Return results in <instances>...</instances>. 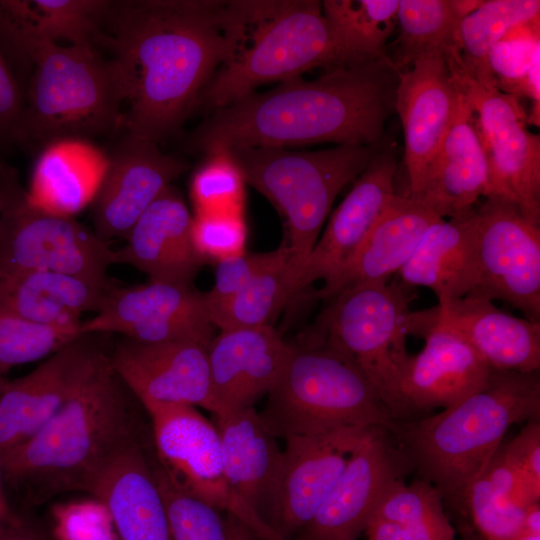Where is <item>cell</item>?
Here are the masks:
<instances>
[{"label":"cell","mask_w":540,"mask_h":540,"mask_svg":"<svg viewBox=\"0 0 540 540\" xmlns=\"http://www.w3.org/2000/svg\"><path fill=\"white\" fill-rule=\"evenodd\" d=\"M237 28L233 1L110 0L96 47L124 80L122 131L156 143L177 134Z\"/></svg>","instance_id":"6da1fadb"},{"label":"cell","mask_w":540,"mask_h":540,"mask_svg":"<svg viewBox=\"0 0 540 540\" xmlns=\"http://www.w3.org/2000/svg\"><path fill=\"white\" fill-rule=\"evenodd\" d=\"M397 82L398 71L387 57L335 66L312 80L289 79L211 112L188 137L187 148L205 155L325 142L375 146L395 109Z\"/></svg>","instance_id":"7a4b0ae2"},{"label":"cell","mask_w":540,"mask_h":540,"mask_svg":"<svg viewBox=\"0 0 540 540\" xmlns=\"http://www.w3.org/2000/svg\"><path fill=\"white\" fill-rule=\"evenodd\" d=\"M132 395L107 351L57 414L0 460L3 479L33 506L68 492L91 494L112 459L144 436Z\"/></svg>","instance_id":"3957f363"},{"label":"cell","mask_w":540,"mask_h":540,"mask_svg":"<svg viewBox=\"0 0 540 540\" xmlns=\"http://www.w3.org/2000/svg\"><path fill=\"white\" fill-rule=\"evenodd\" d=\"M540 420L539 371L492 369L480 390L437 414L397 421L390 431L417 477L459 510L510 426Z\"/></svg>","instance_id":"277c9868"},{"label":"cell","mask_w":540,"mask_h":540,"mask_svg":"<svg viewBox=\"0 0 540 540\" xmlns=\"http://www.w3.org/2000/svg\"><path fill=\"white\" fill-rule=\"evenodd\" d=\"M29 69L13 145L39 153L58 139L122 131L124 80L115 60L97 47L43 43L31 52Z\"/></svg>","instance_id":"5b68a950"},{"label":"cell","mask_w":540,"mask_h":540,"mask_svg":"<svg viewBox=\"0 0 540 540\" xmlns=\"http://www.w3.org/2000/svg\"><path fill=\"white\" fill-rule=\"evenodd\" d=\"M238 31L227 59L204 86L193 112H213L269 82L341 66L317 0H234Z\"/></svg>","instance_id":"8992f818"},{"label":"cell","mask_w":540,"mask_h":540,"mask_svg":"<svg viewBox=\"0 0 540 540\" xmlns=\"http://www.w3.org/2000/svg\"><path fill=\"white\" fill-rule=\"evenodd\" d=\"M276 438L398 421L359 366L315 330L290 344L282 371L259 413Z\"/></svg>","instance_id":"52a82bcc"},{"label":"cell","mask_w":540,"mask_h":540,"mask_svg":"<svg viewBox=\"0 0 540 540\" xmlns=\"http://www.w3.org/2000/svg\"><path fill=\"white\" fill-rule=\"evenodd\" d=\"M379 150L377 145H337L318 151L274 147L228 151L245 182L263 194L283 217L285 244L301 268L319 238L336 196L354 182Z\"/></svg>","instance_id":"ba28073f"},{"label":"cell","mask_w":540,"mask_h":540,"mask_svg":"<svg viewBox=\"0 0 540 540\" xmlns=\"http://www.w3.org/2000/svg\"><path fill=\"white\" fill-rule=\"evenodd\" d=\"M408 288L374 282L343 289L330 299L314 330L347 354L372 383L394 417L413 419L401 390L399 363L411 310Z\"/></svg>","instance_id":"9c48e42d"},{"label":"cell","mask_w":540,"mask_h":540,"mask_svg":"<svg viewBox=\"0 0 540 540\" xmlns=\"http://www.w3.org/2000/svg\"><path fill=\"white\" fill-rule=\"evenodd\" d=\"M115 250L71 217L34 207L18 171L0 161V270L51 271L110 286Z\"/></svg>","instance_id":"30bf717a"},{"label":"cell","mask_w":540,"mask_h":540,"mask_svg":"<svg viewBox=\"0 0 540 540\" xmlns=\"http://www.w3.org/2000/svg\"><path fill=\"white\" fill-rule=\"evenodd\" d=\"M445 57L454 84L471 109L486 155L488 195L510 201L540 224V136L529 131L528 113L518 97L477 77L455 45L445 50Z\"/></svg>","instance_id":"8fae6325"},{"label":"cell","mask_w":540,"mask_h":540,"mask_svg":"<svg viewBox=\"0 0 540 540\" xmlns=\"http://www.w3.org/2000/svg\"><path fill=\"white\" fill-rule=\"evenodd\" d=\"M156 461L170 485L237 519L260 540H286L230 484L219 432L196 407L144 402Z\"/></svg>","instance_id":"7c38bea8"},{"label":"cell","mask_w":540,"mask_h":540,"mask_svg":"<svg viewBox=\"0 0 540 540\" xmlns=\"http://www.w3.org/2000/svg\"><path fill=\"white\" fill-rule=\"evenodd\" d=\"M475 214L478 280L470 294L540 321V224L496 195L486 196Z\"/></svg>","instance_id":"4fadbf2b"},{"label":"cell","mask_w":540,"mask_h":540,"mask_svg":"<svg viewBox=\"0 0 540 540\" xmlns=\"http://www.w3.org/2000/svg\"><path fill=\"white\" fill-rule=\"evenodd\" d=\"M413 472L389 429L376 427L352 451L337 482L296 540H357L387 491Z\"/></svg>","instance_id":"5bb4252c"},{"label":"cell","mask_w":540,"mask_h":540,"mask_svg":"<svg viewBox=\"0 0 540 540\" xmlns=\"http://www.w3.org/2000/svg\"><path fill=\"white\" fill-rule=\"evenodd\" d=\"M376 427H347L285 439L281 464L263 519L284 539L313 518L361 440Z\"/></svg>","instance_id":"9a60e30c"},{"label":"cell","mask_w":540,"mask_h":540,"mask_svg":"<svg viewBox=\"0 0 540 540\" xmlns=\"http://www.w3.org/2000/svg\"><path fill=\"white\" fill-rule=\"evenodd\" d=\"M205 295L192 285L149 281L115 285L81 333H117L141 343L195 341L208 347L213 336Z\"/></svg>","instance_id":"2e32d148"},{"label":"cell","mask_w":540,"mask_h":540,"mask_svg":"<svg viewBox=\"0 0 540 540\" xmlns=\"http://www.w3.org/2000/svg\"><path fill=\"white\" fill-rule=\"evenodd\" d=\"M97 334H82L28 374L6 382L0 396V460L44 427L77 393L107 352Z\"/></svg>","instance_id":"e0dca14e"},{"label":"cell","mask_w":540,"mask_h":540,"mask_svg":"<svg viewBox=\"0 0 540 540\" xmlns=\"http://www.w3.org/2000/svg\"><path fill=\"white\" fill-rule=\"evenodd\" d=\"M408 334L425 344L399 364L402 394L413 418L450 407L487 383L492 368L454 330L437 323L427 310L411 311Z\"/></svg>","instance_id":"ac0fdd59"},{"label":"cell","mask_w":540,"mask_h":540,"mask_svg":"<svg viewBox=\"0 0 540 540\" xmlns=\"http://www.w3.org/2000/svg\"><path fill=\"white\" fill-rule=\"evenodd\" d=\"M121 132L108 152V169L92 203L93 231L109 243L125 239L146 209L189 168L158 143Z\"/></svg>","instance_id":"d6986e66"},{"label":"cell","mask_w":540,"mask_h":540,"mask_svg":"<svg viewBox=\"0 0 540 540\" xmlns=\"http://www.w3.org/2000/svg\"><path fill=\"white\" fill-rule=\"evenodd\" d=\"M457 94L443 49L419 54L398 72L395 110L404 132L406 193L414 198L423 190L430 164L453 117Z\"/></svg>","instance_id":"ffe728a7"},{"label":"cell","mask_w":540,"mask_h":540,"mask_svg":"<svg viewBox=\"0 0 540 540\" xmlns=\"http://www.w3.org/2000/svg\"><path fill=\"white\" fill-rule=\"evenodd\" d=\"M397 164L379 150L332 213L323 234L301 266L294 297H301L316 281L333 280L353 259L395 194Z\"/></svg>","instance_id":"44dd1931"},{"label":"cell","mask_w":540,"mask_h":540,"mask_svg":"<svg viewBox=\"0 0 540 540\" xmlns=\"http://www.w3.org/2000/svg\"><path fill=\"white\" fill-rule=\"evenodd\" d=\"M108 355L141 404H186L214 412L207 346L187 340L141 343L123 337Z\"/></svg>","instance_id":"7402d4cb"},{"label":"cell","mask_w":540,"mask_h":540,"mask_svg":"<svg viewBox=\"0 0 540 540\" xmlns=\"http://www.w3.org/2000/svg\"><path fill=\"white\" fill-rule=\"evenodd\" d=\"M289 350L271 324L220 330L207 347L214 416L253 407L267 395Z\"/></svg>","instance_id":"603a6c76"},{"label":"cell","mask_w":540,"mask_h":540,"mask_svg":"<svg viewBox=\"0 0 540 540\" xmlns=\"http://www.w3.org/2000/svg\"><path fill=\"white\" fill-rule=\"evenodd\" d=\"M110 0H0V50L20 81L43 43L96 47ZM27 76V77H28Z\"/></svg>","instance_id":"cb8c5ba5"},{"label":"cell","mask_w":540,"mask_h":540,"mask_svg":"<svg viewBox=\"0 0 540 540\" xmlns=\"http://www.w3.org/2000/svg\"><path fill=\"white\" fill-rule=\"evenodd\" d=\"M192 218L172 185L146 209L115 250V264H128L155 282L191 285L204 264L191 238Z\"/></svg>","instance_id":"d4e9b609"},{"label":"cell","mask_w":540,"mask_h":540,"mask_svg":"<svg viewBox=\"0 0 540 540\" xmlns=\"http://www.w3.org/2000/svg\"><path fill=\"white\" fill-rule=\"evenodd\" d=\"M437 323L458 333L495 370L540 369V321L519 318L475 294L427 310Z\"/></svg>","instance_id":"484cf974"},{"label":"cell","mask_w":540,"mask_h":540,"mask_svg":"<svg viewBox=\"0 0 540 540\" xmlns=\"http://www.w3.org/2000/svg\"><path fill=\"white\" fill-rule=\"evenodd\" d=\"M149 447L144 436L131 442L107 465L91 492L107 508L120 540H172Z\"/></svg>","instance_id":"4316f807"},{"label":"cell","mask_w":540,"mask_h":540,"mask_svg":"<svg viewBox=\"0 0 540 540\" xmlns=\"http://www.w3.org/2000/svg\"><path fill=\"white\" fill-rule=\"evenodd\" d=\"M457 88V87H456ZM453 117L417 198L441 218L472 210L489 193V169L471 109L457 89Z\"/></svg>","instance_id":"83f0119b"},{"label":"cell","mask_w":540,"mask_h":540,"mask_svg":"<svg viewBox=\"0 0 540 540\" xmlns=\"http://www.w3.org/2000/svg\"><path fill=\"white\" fill-rule=\"evenodd\" d=\"M441 219L417 198L396 193L363 244L330 282L314 291V298L328 300L345 288L387 282L409 261L427 228Z\"/></svg>","instance_id":"f1b7e54d"},{"label":"cell","mask_w":540,"mask_h":540,"mask_svg":"<svg viewBox=\"0 0 540 540\" xmlns=\"http://www.w3.org/2000/svg\"><path fill=\"white\" fill-rule=\"evenodd\" d=\"M397 274L406 288L433 291L438 303L470 294L478 280L475 207L431 224Z\"/></svg>","instance_id":"f546056e"},{"label":"cell","mask_w":540,"mask_h":540,"mask_svg":"<svg viewBox=\"0 0 540 540\" xmlns=\"http://www.w3.org/2000/svg\"><path fill=\"white\" fill-rule=\"evenodd\" d=\"M108 165V152L92 140H55L38 153L28 199L46 213L74 218L92 205Z\"/></svg>","instance_id":"4dcf8cb0"},{"label":"cell","mask_w":540,"mask_h":540,"mask_svg":"<svg viewBox=\"0 0 540 540\" xmlns=\"http://www.w3.org/2000/svg\"><path fill=\"white\" fill-rule=\"evenodd\" d=\"M115 285L51 271L0 270V312L45 325L79 323L83 313L99 311Z\"/></svg>","instance_id":"1f68e13d"},{"label":"cell","mask_w":540,"mask_h":540,"mask_svg":"<svg viewBox=\"0 0 540 540\" xmlns=\"http://www.w3.org/2000/svg\"><path fill=\"white\" fill-rule=\"evenodd\" d=\"M227 478L263 518L279 472L282 450L254 407L215 415Z\"/></svg>","instance_id":"d6a6232c"},{"label":"cell","mask_w":540,"mask_h":540,"mask_svg":"<svg viewBox=\"0 0 540 540\" xmlns=\"http://www.w3.org/2000/svg\"><path fill=\"white\" fill-rule=\"evenodd\" d=\"M399 0H324L341 66L364 65L386 57L387 41L397 26Z\"/></svg>","instance_id":"836d02e7"},{"label":"cell","mask_w":540,"mask_h":540,"mask_svg":"<svg viewBox=\"0 0 540 540\" xmlns=\"http://www.w3.org/2000/svg\"><path fill=\"white\" fill-rule=\"evenodd\" d=\"M480 3L474 0H399V35L393 44V55L386 57L399 72L425 51L446 50L454 44L461 20Z\"/></svg>","instance_id":"e575fe53"},{"label":"cell","mask_w":540,"mask_h":540,"mask_svg":"<svg viewBox=\"0 0 540 540\" xmlns=\"http://www.w3.org/2000/svg\"><path fill=\"white\" fill-rule=\"evenodd\" d=\"M285 244V243H284ZM300 267L285 244L283 254L255 275L235 295L209 310L220 330L270 325V320L293 300Z\"/></svg>","instance_id":"d590c367"},{"label":"cell","mask_w":540,"mask_h":540,"mask_svg":"<svg viewBox=\"0 0 540 540\" xmlns=\"http://www.w3.org/2000/svg\"><path fill=\"white\" fill-rule=\"evenodd\" d=\"M540 21L519 24L488 52L486 67L496 87L532 101L527 122L540 124Z\"/></svg>","instance_id":"8d00e7d4"},{"label":"cell","mask_w":540,"mask_h":540,"mask_svg":"<svg viewBox=\"0 0 540 540\" xmlns=\"http://www.w3.org/2000/svg\"><path fill=\"white\" fill-rule=\"evenodd\" d=\"M539 18V0L481 1L459 23L454 45L476 76L494 81L486 67L490 49L515 26Z\"/></svg>","instance_id":"74e56055"},{"label":"cell","mask_w":540,"mask_h":540,"mask_svg":"<svg viewBox=\"0 0 540 540\" xmlns=\"http://www.w3.org/2000/svg\"><path fill=\"white\" fill-rule=\"evenodd\" d=\"M81 322L45 325L0 312V370L52 355L82 335Z\"/></svg>","instance_id":"f35d334b"},{"label":"cell","mask_w":540,"mask_h":540,"mask_svg":"<svg viewBox=\"0 0 540 540\" xmlns=\"http://www.w3.org/2000/svg\"><path fill=\"white\" fill-rule=\"evenodd\" d=\"M205 156L190 183L195 213H243L246 182L230 151Z\"/></svg>","instance_id":"ab89813d"},{"label":"cell","mask_w":540,"mask_h":540,"mask_svg":"<svg viewBox=\"0 0 540 540\" xmlns=\"http://www.w3.org/2000/svg\"><path fill=\"white\" fill-rule=\"evenodd\" d=\"M525 509L499 494L483 472L469 485L459 511L480 540H514Z\"/></svg>","instance_id":"60d3db41"},{"label":"cell","mask_w":540,"mask_h":540,"mask_svg":"<svg viewBox=\"0 0 540 540\" xmlns=\"http://www.w3.org/2000/svg\"><path fill=\"white\" fill-rule=\"evenodd\" d=\"M153 470L172 540H226V522L220 511L174 489L156 459H153Z\"/></svg>","instance_id":"b9f144b4"},{"label":"cell","mask_w":540,"mask_h":540,"mask_svg":"<svg viewBox=\"0 0 540 540\" xmlns=\"http://www.w3.org/2000/svg\"><path fill=\"white\" fill-rule=\"evenodd\" d=\"M446 518L439 492L429 481L420 477L408 485L404 480L396 482L382 498L373 517L402 525Z\"/></svg>","instance_id":"7bdbcfd3"},{"label":"cell","mask_w":540,"mask_h":540,"mask_svg":"<svg viewBox=\"0 0 540 540\" xmlns=\"http://www.w3.org/2000/svg\"><path fill=\"white\" fill-rule=\"evenodd\" d=\"M193 246L205 263H214L245 252L247 227L243 213H195Z\"/></svg>","instance_id":"ee69618b"},{"label":"cell","mask_w":540,"mask_h":540,"mask_svg":"<svg viewBox=\"0 0 540 540\" xmlns=\"http://www.w3.org/2000/svg\"><path fill=\"white\" fill-rule=\"evenodd\" d=\"M53 520L56 540H120L107 508L96 499L58 506Z\"/></svg>","instance_id":"f6af8a7d"},{"label":"cell","mask_w":540,"mask_h":540,"mask_svg":"<svg viewBox=\"0 0 540 540\" xmlns=\"http://www.w3.org/2000/svg\"><path fill=\"white\" fill-rule=\"evenodd\" d=\"M284 250L285 244H282L270 252L248 253L245 251L218 262L214 285L211 290L204 293L208 312L235 295L255 275L277 260Z\"/></svg>","instance_id":"bcb514c9"},{"label":"cell","mask_w":540,"mask_h":540,"mask_svg":"<svg viewBox=\"0 0 540 540\" xmlns=\"http://www.w3.org/2000/svg\"><path fill=\"white\" fill-rule=\"evenodd\" d=\"M502 446L531 493L540 499V420L528 421L509 443Z\"/></svg>","instance_id":"7dc6e473"},{"label":"cell","mask_w":540,"mask_h":540,"mask_svg":"<svg viewBox=\"0 0 540 540\" xmlns=\"http://www.w3.org/2000/svg\"><path fill=\"white\" fill-rule=\"evenodd\" d=\"M24 104V87L0 50V148L13 145Z\"/></svg>","instance_id":"c3c4849f"},{"label":"cell","mask_w":540,"mask_h":540,"mask_svg":"<svg viewBox=\"0 0 540 540\" xmlns=\"http://www.w3.org/2000/svg\"><path fill=\"white\" fill-rule=\"evenodd\" d=\"M364 533L367 540H455V529L448 518L412 525L373 519Z\"/></svg>","instance_id":"681fc988"},{"label":"cell","mask_w":540,"mask_h":540,"mask_svg":"<svg viewBox=\"0 0 540 540\" xmlns=\"http://www.w3.org/2000/svg\"><path fill=\"white\" fill-rule=\"evenodd\" d=\"M502 444L484 470L493 488L522 508H527L530 504L539 502V499L535 498L531 493L518 469L505 455Z\"/></svg>","instance_id":"f907efd6"},{"label":"cell","mask_w":540,"mask_h":540,"mask_svg":"<svg viewBox=\"0 0 540 540\" xmlns=\"http://www.w3.org/2000/svg\"><path fill=\"white\" fill-rule=\"evenodd\" d=\"M0 540H56L34 523L8 514L0 526Z\"/></svg>","instance_id":"816d5d0a"},{"label":"cell","mask_w":540,"mask_h":540,"mask_svg":"<svg viewBox=\"0 0 540 540\" xmlns=\"http://www.w3.org/2000/svg\"><path fill=\"white\" fill-rule=\"evenodd\" d=\"M226 540H260L249 528L237 519L227 515Z\"/></svg>","instance_id":"f5cc1de1"},{"label":"cell","mask_w":540,"mask_h":540,"mask_svg":"<svg viewBox=\"0 0 540 540\" xmlns=\"http://www.w3.org/2000/svg\"><path fill=\"white\" fill-rule=\"evenodd\" d=\"M522 530L540 534V504H530L524 511Z\"/></svg>","instance_id":"db71d44e"},{"label":"cell","mask_w":540,"mask_h":540,"mask_svg":"<svg viewBox=\"0 0 540 540\" xmlns=\"http://www.w3.org/2000/svg\"><path fill=\"white\" fill-rule=\"evenodd\" d=\"M514 540H540V534L521 530Z\"/></svg>","instance_id":"11a10c76"},{"label":"cell","mask_w":540,"mask_h":540,"mask_svg":"<svg viewBox=\"0 0 540 540\" xmlns=\"http://www.w3.org/2000/svg\"><path fill=\"white\" fill-rule=\"evenodd\" d=\"M3 374H4V372H2V371L0 370V396H1V394H2V392H3V389H4V387H5V385H6V382H7V381L4 380Z\"/></svg>","instance_id":"9f6ffc18"},{"label":"cell","mask_w":540,"mask_h":540,"mask_svg":"<svg viewBox=\"0 0 540 540\" xmlns=\"http://www.w3.org/2000/svg\"><path fill=\"white\" fill-rule=\"evenodd\" d=\"M8 514L9 513L5 512L3 509H0V526L2 525Z\"/></svg>","instance_id":"6f0895ef"}]
</instances>
